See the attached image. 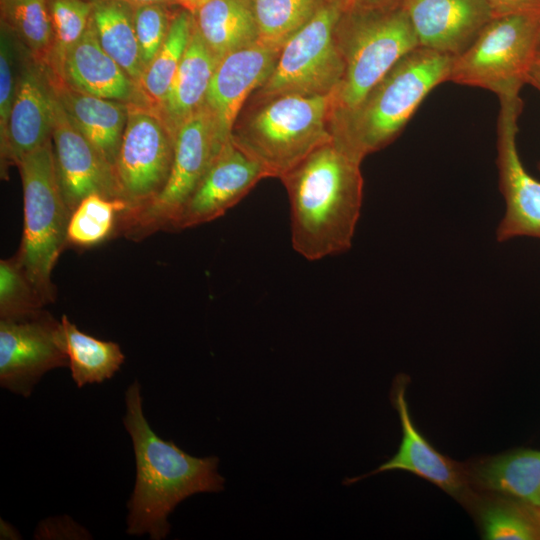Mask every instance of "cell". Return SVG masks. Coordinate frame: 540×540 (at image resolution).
<instances>
[{
    "label": "cell",
    "mask_w": 540,
    "mask_h": 540,
    "mask_svg": "<svg viewBox=\"0 0 540 540\" xmlns=\"http://www.w3.org/2000/svg\"><path fill=\"white\" fill-rule=\"evenodd\" d=\"M360 164L331 140L280 179L290 203L292 248L306 260L351 248L363 200Z\"/></svg>",
    "instance_id": "cell-1"
},
{
    "label": "cell",
    "mask_w": 540,
    "mask_h": 540,
    "mask_svg": "<svg viewBox=\"0 0 540 540\" xmlns=\"http://www.w3.org/2000/svg\"><path fill=\"white\" fill-rule=\"evenodd\" d=\"M125 407L123 425L131 437L136 461L126 532L160 540L168 535V516L181 501L197 493L219 492L225 480L218 473V457L192 456L153 431L143 413L137 380L125 392Z\"/></svg>",
    "instance_id": "cell-2"
},
{
    "label": "cell",
    "mask_w": 540,
    "mask_h": 540,
    "mask_svg": "<svg viewBox=\"0 0 540 540\" xmlns=\"http://www.w3.org/2000/svg\"><path fill=\"white\" fill-rule=\"evenodd\" d=\"M453 56L418 46L400 58L351 110L333 115V142L362 160L389 145L421 102L448 81Z\"/></svg>",
    "instance_id": "cell-3"
},
{
    "label": "cell",
    "mask_w": 540,
    "mask_h": 540,
    "mask_svg": "<svg viewBox=\"0 0 540 540\" xmlns=\"http://www.w3.org/2000/svg\"><path fill=\"white\" fill-rule=\"evenodd\" d=\"M231 130V142L281 179L319 146L332 140V94L250 97Z\"/></svg>",
    "instance_id": "cell-4"
},
{
    "label": "cell",
    "mask_w": 540,
    "mask_h": 540,
    "mask_svg": "<svg viewBox=\"0 0 540 540\" xmlns=\"http://www.w3.org/2000/svg\"><path fill=\"white\" fill-rule=\"evenodd\" d=\"M336 39L344 72L332 94V116L354 108L400 58L419 46L402 3L347 7L337 23Z\"/></svg>",
    "instance_id": "cell-5"
},
{
    "label": "cell",
    "mask_w": 540,
    "mask_h": 540,
    "mask_svg": "<svg viewBox=\"0 0 540 540\" xmlns=\"http://www.w3.org/2000/svg\"><path fill=\"white\" fill-rule=\"evenodd\" d=\"M24 199V228L16 253L45 305L53 303V268L67 243L69 211L56 176L52 138L17 164Z\"/></svg>",
    "instance_id": "cell-6"
},
{
    "label": "cell",
    "mask_w": 540,
    "mask_h": 540,
    "mask_svg": "<svg viewBox=\"0 0 540 540\" xmlns=\"http://www.w3.org/2000/svg\"><path fill=\"white\" fill-rule=\"evenodd\" d=\"M539 52L540 13L494 17L453 56L448 81L490 90L499 100L517 97Z\"/></svg>",
    "instance_id": "cell-7"
},
{
    "label": "cell",
    "mask_w": 540,
    "mask_h": 540,
    "mask_svg": "<svg viewBox=\"0 0 540 540\" xmlns=\"http://www.w3.org/2000/svg\"><path fill=\"white\" fill-rule=\"evenodd\" d=\"M224 145L204 105L176 131L173 164L162 191L141 208L120 213L116 231L130 240H141L160 230H172L183 206Z\"/></svg>",
    "instance_id": "cell-8"
},
{
    "label": "cell",
    "mask_w": 540,
    "mask_h": 540,
    "mask_svg": "<svg viewBox=\"0 0 540 540\" xmlns=\"http://www.w3.org/2000/svg\"><path fill=\"white\" fill-rule=\"evenodd\" d=\"M347 7L344 0L329 1L290 37L282 47L272 73L251 97L333 94L344 72L336 26Z\"/></svg>",
    "instance_id": "cell-9"
},
{
    "label": "cell",
    "mask_w": 540,
    "mask_h": 540,
    "mask_svg": "<svg viewBox=\"0 0 540 540\" xmlns=\"http://www.w3.org/2000/svg\"><path fill=\"white\" fill-rule=\"evenodd\" d=\"M176 134L162 113L128 103L127 122L114 172L126 211L141 208L164 188L173 164Z\"/></svg>",
    "instance_id": "cell-10"
},
{
    "label": "cell",
    "mask_w": 540,
    "mask_h": 540,
    "mask_svg": "<svg viewBox=\"0 0 540 540\" xmlns=\"http://www.w3.org/2000/svg\"><path fill=\"white\" fill-rule=\"evenodd\" d=\"M61 321L47 311L0 319V385L25 398L41 377L68 366Z\"/></svg>",
    "instance_id": "cell-11"
},
{
    "label": "cell",
    "mask_w": 540,
    "mask_h": 540,
    "mask_svg": "<svg viewBox=\"0 0 540 540\" xmlns=\"http://www.w3.org/2000/svg\"><path fill=\"white\" fill-rule=\"evenodd\" d=\"M497 122V167L505 214L496 230L500 242L516 237L540 239V181L524 167L518 147L520 96L500 100Z\"/></svg>",
    "instance_id": "cell-12"
},
{
    "label": "cell",
    "mask_w": 540,
    "mask_h": 540,
    "mask_svg": "<svg viewBox=\"0 0 540 540\" xmlns=\"http://www.w3.org/2000/svg\"><path fill=\"white\" fill-rule=\"evenodd\" d=\"M408 384L409 377L399 374L392 383L390 393L391 403L398 413L402 431L397 452L375 470L347 479L345 483L352 484L378 473L405 471L428 481L461 503L471 489L464 464L439 452L418 430L407 401Z\"/></svg>",
    "instance_id": "cell-13"
},
{
    "label": "cell",
    "mask_w": 540,
    "mask_h": 540,
    "mask_svg": "<svg viewBox=\"0 0 540 540\" xmlns=\"http://www.w3.org/2000/svg\"><path fill=\"white\" fill-rule=\"evenodd\" d=\"M51 138L58 184L71 213L91 194L121 199L114 169L74 126L55 92Z\"/></svg>",
    "instance_id": "cell-14"
},
{
    "label": "cell",
    "mask_w": 540,
    "mask_h": 540,
    "mask_svg": "<svg viewBox=\"0 0 540 540\" xmlns=\"http://www.w3.org/2000/svg\"><path fill=\"white\" fill-rule=\"evenodd\" d=\"M281 49L257 41L219 61L204 105L212 116L221 143L230 141L235 120L248 99L272 73Z\"/></svg>",
    "instance_id": "cell-15"
},
{
    "label": "cell",
    "mask_w": 540,
    "mask_h": 540,
    "mask_svg": "<svg viewBox=\"0 0 540 540\" xmlns=\"http://www.w3.org/2000/svg\"><path fill=\"white\" fill-rule=\"evenodd\" d=\"M268 177L260 164L228 141L183 206L172 230L191 228L223 216Z\"/></svg>",
    "instance_id": "cell-16"
},
{
    "label": "cell",
    "mask_w": 540,
    "mask_h": 540,
    "mask_svg": "<svg viewBox=\"0 0 540 540\" xmlns=\"http://www.w3.org/2000/svg\"><path fill=\"white\" fill-rule=\"evenodd\" d=\"M420 47L451 56L465 51L493 18L485 0H403Z\"/></svg>",
    "instance_id": "cell-17"
},
{
    "label": "cell",
    "mask_w": 540,
    "mask_h": 540,
    "mask_svg": "<svg viewBox=\"0 0 540 540\" xmlns=\"http://www.w3.org/2000/svg\"><path fill=\"white\" fill-rule=\"evenodd\" d=\"M54 91L46 66L27 53L18 71L8 129V155L15 165L51 139Z\"/></svg>",
    "instance_id": "cell-18"
},
{
    "label": "cell",
    "mask_w": 540,
    "mask_h": 540,
    "mask_svg": "<svg viewBox=\"0 0 540 540\" xmlns=\"http://www.w3.org/2000/svg\"><path fill=\"white\" fill-rule=\"evenodd\" d=\"M57 79L89 95L147 104L138 85L100 45L92 18L82 38L65 56Z\"/></svg>",
    "instance_id": "cell-19"
},
{
    "label": "cell",
    "mask_w": 540,
    "mask_h": 540,
    "mask_svg": "<svg viewBox=\"0 0 540 540\" xmlns=\"http://www.w3.org/2000/svg\"><path fill=\"white\" fill-rule=\"evenodd\" d=\"M469 486L540 508V449L514 448L463 462Z\"/></svg>",
    "instance_id": "cell-20"
},
{
    "label": "cell",
    "mask_w": 540,
    "mask_h": 540,
    "mask_svg": "<svg viewBox=\"0 0 540 540\" xmlns=\"http://www.w3.org/2000/svg\"><path fill=\"white\" fill-rule=\"evenodd\" d=\"M49 77L71 122L114 169L127 122L128 103L79 92L50 73Z\"/></svg>",
    "instance_id": "cell-21"
},
{
    "label": "cell",
    "mask_w": 540,
    "mask_h": 540,
    "mask_svg": "<svg viewBox=\"0 0 540 540\" xmlns=\"http://www.w3.org/2000/svg\"><path fill=\"white\" fill-rule=\"evenodd\" d=\"M486 540H540V508L514 497L470 489L460 503Z\"/></svg>",
    "instance_id": "cell-22"
},
{
    "label": "cell",
    "mask_w": 540,
    "mask_h": 540,
    "mask_svg": "<svg viewBox=\"0 0 540 540\" xmlns=\"http://www.w3.org/2000/svg\"><path fill=\"white\" fill-rule=\"evenodd\" d=\"M218 63L193 23L188 46L159 110L175 134L186 119L204 106Z\"/></svg>",
    "instance_id": "cell-23"
},
{
    "label": "cell",
    "mask_w": 540,
    "mask_h": 540,
    "mask_svg": "<svg viewBox=\"0 0 540 540\" xmlns=\"http://www.w3.org/2000/svg\"><path fill=\"white\" fill-rule=\"evenodd\" d=\"M193 23L219 61L259 37L252 0H211L193 15Z\"/></svg>",
    "instance_id": "cell-24"
},
{
    "label": "cell",
    "mask_w": 540,
    "mask_h": 540,
    "mask_svg": "<svg viewBox=\"0 0 540 540\" xmlns=\"http://www.w3.org/2000/svg\"><path fill=\"white\" fill-rule=\"evenodd\" d=\"M91 4V18L100 45L139 85L144 68L134 27V8L113 0Z\"/></svg>",
    "instance_id": "cell-25"
},
{
    "label": "cell",
    "mask_w": 540,
    "mask_h": 540,
    "mask_svg": "<svg viewBox=\"0 0 540 540\" xmlns=\"http://www.w3.org/2000/svg\"><path fill=\"white\" fill-rule=\"evenodd\" d=\"M60 321L68 366L78 388L102 383L120 369L125 355L117 343L80 331L66 315H62Z\"/></svg>",
    "instance_id": "cell-26"
},
{
    "label": "cell",
    "mask_w": 540,
    "mask_h": 540,
    "mask_svg": "<svg viewBox=\"0 0 540 540\" xmlns=\"http://www.w3.org/2000/svg\"><path fill=\"white\" fill-rule=\"evenodd\" d=\"M193 15L177 7L168 35L153 60L144 70L139 89L145 102L160 110L188 46Z\"/></svg>",
    "instance_id": "cell-27"
},
{
    "label": "cell",
    "mask_w": 540,
    "mask_h": 540,
    "mask_svg": "<svg viewBox=\"0 0 540 540\" xmlns=\"http://www.w3.org/2000/svg\"><path fill=\"white\" fill-rule=\"evenodd\" d=\"M0 12L26 53L47 67L52 49L48 0H0Z\"/></svg>",
    "instance_id": "cell-28"
},
{
    "label": "cell",
    "mask_w": 540,
    "mask_h": 540,
    "mask_svg": "<svg viewBox=\"0 0 540 540\" xmlns=\"http://www.w3.org/2000/svg\"><path fill=\"white\" fill-rule=\"evenodd\" d=\"M331 0H252L258 41L283 47Z\"/></svg>",
    "instance_id": "cell-29"
},
{
    "label": "cell",
    "mask_w": 540,
    "mask_h": 540,
    "mask_svg": "<svg viewBox=\"0 0 540 540\" xmlns=\"http://www.w3.org/2000/svg\"><path fill=\"white\" fill-rule=\"evenodd\" d=\"M126 209L121 199L99 194L85 197L71 213L67 243L82 248L101 243L116 231L118 216Z\"/></svg>",
    "instance_id": "cell-30"
},
{
    "label": "cell",
    "mask_w": 540,
    "mask_h": 540,
    "mask_svg": "<svg viewBox=\"0 0 540 540\" xmlns=\"http://www.w3.org/2000/svg\"><path fill=\"white\" fill-rule=\"evenodd\" d=\"M52 27V49L47 69L58 78L65 56L82 38L92 15V4L85 0H48Z\"/></svg>",
    "instance_id": "cell-31"
},
{
    "label": "cell",
    "mask_w": 540,
    "mask_h": 540,
    "mask_svg": "<svg viewBox=\"0 0 540 540\" xmlns=\"http://www.w3.org/2000/svg\"><path fill=\"white\" fill-rule=\"evenodd\" d=\"M45 303L17 255L0 261V319H19L43 310Z\"/></svg>",
    "instance_id": "cell-32"
},
{
    "label": "cell",
    "mask_w": 540,
    "mask_h": 540,
    "mask_svg": "<svg viewBox=\"0 0 540 540\" xmlns=\"http://www.w3.org/2000/svg\"><path fill=\"white\" fill-rule=\"evenodd\" d=\"M21 45L11 30L0 21V157L1 176L7 177L9 163L8 129L12 104L16 92L17 52Z\"/></svg>",
    "instance_id": "cell-33"
},
{
    "label": "cell",
    "mask_w": 540,
    "mask_h": 540,
    "mask_svg": "<svg viewBox=\"0 0 540 540\" xmlns=\"http://www.w3.org/2000/svg\"><path fill=\"white\" fill-rule=\"evenodd\" d=\"M170 7L155 3L134 8V27L144 70L168 35L174 13Z\"/></svg>",
    "instance_id": "cell-34"
},
{
    "label": "cell",
    "mask_w": 540,
    "mask_h": 540,
    "mask_svg": "<svg viewBox=\"0 0 540 540\" xmlns=\"http://www.w3.org/2000/svg\"><path fill=\"white\" fill-rule=\"evenodd\" d=\"M37 539H87L90 534L67 516L44 520L35 531Z\"/></svg>",
    "instance_id": "cell-35"
},
{
    "label": "cell",
    "mask_w": 540,
    "mask_h": 540,
    "mask_svg": "<svg viewBox=\"0 0 540 540\" xmlns=\"http://www.w3.org/2000/svg\"><path fill=\"white\" fill-rule=\"evenodd\" d=\"M492 16L540 13V0H485Z\"/></svg>",
    "instance_id": "cell-36"
},
{
    "label": "cell",
    "mask_w": 540,
    "mask_h": 540,
    "mask_svg": "<svg viewBox=\"0 0 540 540\" xmlns=\"http://www.w3.org/2000/svg\"><path fill=\"white\" fill-rule=\"evenodd\" d=\"M350 8H383L401 4L403 0H344Z\"/></svg>",
    "instance_id": "cell-37"
},
{
    "label": "cell",
    "mask_w": 540,
    "mask_h": 540,
    "mask_svg": "<svg viewBox=\"0 0 540 540\" xmlns=\"http://www.w3.org/2000/svg\"><path fill=\"white\" fill-rule=\"evenodd\" d=\"M211 0H175L174 6L188 11L195 15L199 9L206 5Z\"/></svg>",
    "instance_id": "cell-38"
},
{
    "label": "cell",
    "mask_w": 540,
    "mask_h": 540,
    "mask_svg": "<svg viewBox=\"0 0 540 540\" xmlns=\"http://www.w3.org/2000/svg\"><path fill=\"white\" fill-rule=\"evenodd\" d=\"M526 84L540 91V52L529 70Z\"/></svg>",
    "instance_id": "cell-39"
},
{
    "label": "cell",
    "mask_w": 540,
    "mask_h": 540,
    "mask_svg": "<svg viewBox=\"0 0 540 540\" xmlns=\"http://www.w3.org/2000/svg\"><path fill=\"white\" fill-rule=\"evenodd\" d=\"M85 1L92 3L95 1H102V0H85ZM113 1L126 3L133 8H137V7L149 5V4H155V3H162V4L174 6V2H175V0H113Z\"/></svg>",
    "instance_id": "cell-40"
},
{
    "label": "cell",
    "mask_w": 540,
    "mask_h": 540,
    "mask_svg": "<svg viewBox=\"0 0 540 540\" xmlns=\"http://www.w3.org/2000/svg\"><path fill=\"white\" fill-rule=\"evenodd\" d=\"M1 538L3 539H6V538H9V539H18L19 538V535L17 534V532L15 531L14 528L11 527V525H9L8 523L4 522L3 520L1 521Z\"/></svg>",
    "instance_id": "cell-41"
},
{
    "label": "cell",
    "mask_w": 540,
    "mask_h": 540,
    "mask_svg": "<svg viewBox=\"0 0 540 540\" xmlns=\"http://www.w3.org/2000/svg\"><path fill=\"white\" fill-rule=\"evenodd\" d=\"M538 167H539V170H540V161H539V163H538Z\"/></svg>",
    "instance_id": "cell-42"
}]
</instances>
